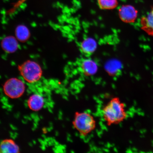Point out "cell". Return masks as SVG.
I'll return each instance as SVG.
<instances>
[{
	"mask_svg": "<svg viewBox=\"0 0 153 153\" xmlns=\"http://www.w3.org/2000/svg\"><path fill=\"white\" fill-rule=\"evenodd\" d=\"M103 118L108 126L121 123L127 118L125 104L119 97H114L103 107Z\"/></svg>",
	"mask_w": 153,
	"mask_h": 153,
	"instance_id": "6da1fadb",
	"label": "cell"
},
{
	"mask_svg": "<svg viewBox=\"0 0 153 153\" xmlns=\"http://www.w3.org/2000/svg\"><path fill=\"white\" fill-rule=\"evenodd\" d=\"M72 124L80 135L85 137L94 131L97 122L94 117L89 113L76 111L74 114Z\"/></svg>",
	"mask_w": 153,
	"mask_h": 153,
	"instance_id": "7a4b0ae2",
	"label": "cell"
},
{
	"mask_svg": "<svg viewBox=\"0 0 153 153\" xmlns=\"http://www.w3.org/2000/svg\"><path fill=\"white\" fill-rule=\"evenodd\" d=\"M19 71L23 79L27 83H33L41 79L42 76V70L37 63L28 60L21 65Z\"/></svg>",
	"mask_w": 153,
	"mask_h": 153,
	"instance_id": "3957f363",
	"label": "cell"
},
{
	"mask_svg": "<svg viewBox=\"0 0 153 153\" xmlns=\"http://www.w3.org/2000/svg\"><path fill=\"white\" fill-rule=\"evenodd\" d=\"M25 84L22 80L16 78L7 80L3 85L4 93L7 97L11 99L20 98L26 91Z\"/></svg>",
	"mask_w": 153,
	"mask_h": 153,
	"instance_id": "277c9868",
	"label": "cell"
},
{
	"mask_svg": "<svg viewBox=\"0 0 153 153\" xmlns=\"http://www.w3.org/2000/svg\"><path fill=\"white\" fill-rule=\"evenodd\" d=\"M120 19L124 22L131 23L135 22L137 18V11L131 5L122 6L118 11Z\"/></svg>",
	"mask_w": 153,
	"mask_h": 153,
	"instance_id": "5b68a950",
	"label": "cell"
},
{
	"mask_svg": "<svg viewBox=\"0 0 153 153\" xmlns=\"http://www.w3.org/2000/svg\"><path fill=\"white\" fill-rule=\"evenodd\" d=\"M80 68L83 74L86 76H91L97 74L98 66L97 62L91 59H86L82 61Z\"/></svg>",
	"mask_w": 153,
	"mask_h": 153,
	"instance_id": "8992f818",
	"label": "cell"
},
{
	"mask_svg": "<svg viewBox=\"0 0 153 153\" xmlns=\"http://www.w3.org/2000/svg\"><path fill=\"white\" fill-rule=\"evenodd\" d=\"M27 104L30 110L33 111H38L43 108L45 104V99L42 96L39 94L34 93L29 97Z\"/></svg>",
	"mask_w": 153,
	"mask_h": 153,
	"instance_id": "52a82bcc",
	"label": "cell"
},
{
	"mask_svg": "<svg viewBox=\"0 0 153 153\" xmlns=\"http://www.w3.org/2000/svg\"><path fill=\"white\" fill-rule=\"evenodd\" d=\"M20 152V148L12 139H5L0 143V153H18Z\"/></svg>",
	"mask_w": 153,
	"mask_h": 153,
	"instance_id": "ba28073f",
	"label": "cell"
},
{
	"mask_svg": "<svg viewBox=\"0 0 153 153\" xmlns=\"http://www.w3.org/2000/svg\"><path fill=\"white\" fill-rule=\"evenodd\" d=\"M97 43L93 38L88 37L84 39L80 45V49L84 54L86 55L92 54L96 50Z\"/></svg>",
	"mask_w": 153,
	"mask_h": 153,
	"instance_id": "9c48e42d",
	"label": "cell"
},
{
	"mask_svg": "<svg viewBox=\"0 0 153 153\" xmlns=\"http://www.w3.org/2000/svg\"><path fill=\"white\" fill-rule=\"evenodd\" d=\"M141 28L150 36H153V8L140 21Z\"/></svg>",
	"mask_w": 153,
	"mask_h": 153,
	"instance_id": "30bf717a",
	"label": "cell"
},
{
	"mask_svg": "<svg viewBox=\"0 0 153 153\" xmlns=\"http://www.w3.org/2000/svg\"><path fill=\"white\" fill-rule=\"evenodd\" d=\"M1 45L4 51L7 53H12L17 51L18 43L17 40L13 37H6L2 41Z\"/></svg>",
	"mask_w": 153,
	"mask_h": 153,
	"instance_id": "8fae6325",
	"label": "cell"
},
{
	"mask_svg": "<svg viewBox=\"0 0 153 153\" xmlns=\"http://www.w3.org/2000/svg\"><path fill=\"white\" fill-rule=\"evenodd\" d=\"M17 39L21 42H25L28 39L30 33L28 28L26 26L21 25L17 27L15 30Z\"/></svg>",
	"mask_w": 153,
	"mask_h": 153,
	"instance_id": "7c38bea8",
	"label": "cell"
},
{
	"mask_svg": "<svg viewBox=\"0 0 153 153\" xmlns=\"http://www.w3.org/2000/svg\"><path fill=\"white\" fill-rule=\"evenodd\" d=\"M99 7L102 9L111 10L117 6V0H97Z\"/></svg>",
	"mask_w": 153,
	"mask_h": 153,
	"instance_id": "4fadbf2b",
	"label": "cell"
},
{
	"mask_svg": "<svg viewBox=\"0 0 153 153\" xmlns=\"http://www.w3.org/2000/svg\"><path fill=\"white\" fill-rule=\"evenodd\" d=\"M121 65L118 62H110L107 66V70L108 73L111 74H115V73H117L115 71L118 72L121 69Z\"/></svg>",
	"mask_w": 153,
	"mask_h": 153,
	"instance_id": "5bb4252c",
	"label": "cell"
}]
</instances>
